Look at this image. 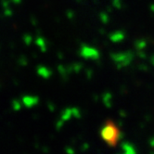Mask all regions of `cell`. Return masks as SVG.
<instances>
[{
  "mask_svg": "<svg viewBox=\"0 0 154 154\" xmlns=\"http://www.w3.org/2000/svg\"><path fill=\"white\" fill-rule=\"evenodd\" d=\"M116 128L113 125H108L107 127L104 128L103 130V137L109 143H114L116 141Z\"/></svg>",
  "mask_w": 154,
  "mask_h": 154,
  "instance_id": "6da1fadb",
  "label": "cell"
}]
</instances>
